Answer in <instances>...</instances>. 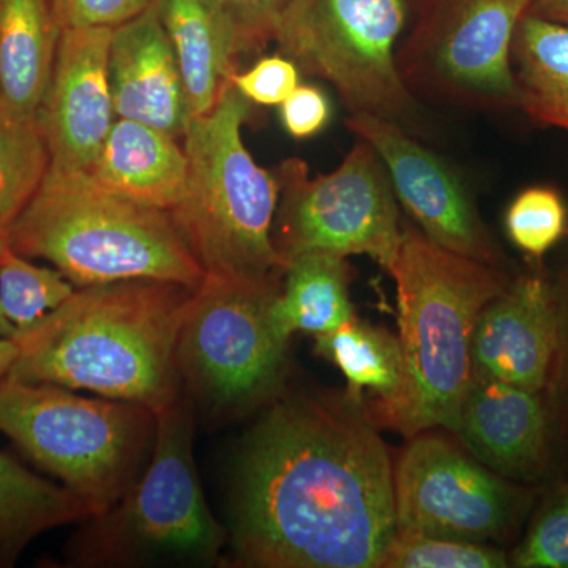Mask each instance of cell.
Wrapping results in <instances>:
<instances>
[{"mask_svg": "<svg viewBox=\"0 0 568 568\" xmlns=\"http://www.w3.org/2000/svg\"><path fill=\"white\" fill-rule=\"evenodd\" d=\"M227 534L237 567L381 568L394 467L364 407L312 392L268 403L239 454Z\"/></svg>", "mask_w": 568, "mask_h": 568, "instance_id": "obj_1", "label": "cell"}, {"mask_svg": "<svg viewBox=\"0 0 568 568\" xmlns=\"http://www.w3.org/2000/svg\"><path fill=\"white\" fill-rule=\"evenodd\" d=\"M193 291L159 280L78 287L50 316L13 336L18 355L9 375L160 413L183 392L175 354Z\"/></svg>", "mask_w": 568, "mask_h": 568, "instance_id": "obj_2", "label": "cell"}, {"mask_svg": "<svg viewBox=\"0 0 568 568\" xmlns=\"http://www.w3.org/2000/svg\"><path fill=\"white\" fill-rule=\"evenodd\" d=\"M387 271L398 295L403 386L394 403L368 417L407 437L433 428L454 433L473 381L478 316L510 278L410 227Z\"/></svg>", "mask_w": 568, "mask_h": 568, "instance_id": "obj_3", "label": "cell"}, {"mask_svg": "<svg viewBox=\"0 0 568 568\" xmlns=\"http://www.w3.org/2000/svg\"><path fill=\"white\" fill-rule=\"evenodd\" d=\"M9 245L50 261L77 287L159 280L196 290L205 278L171 212L125 200L85 171L50 168Z\"/></svg>", "mask_w": 568, "mask_h": 568, "instance_id": "obj_4", "label": "cell"}, {"mask_svg": "<svg viewBox=\"0 0 568 568\" xmlns=\"http://www.w3.org/2000/svg\"><path fill=\"white\" fill-rule=\"evenodd\" d=\"M250 104L227 81L215 106L190 121L189 185L171 215L205 276L282 286L286 263L274 242L280 183L245 148Z\"/></svg>", "mask_w": 568, "mask_h": 568, "instance_id": "obj_5", "label": "cell"}, {"mask_svg": "<svg viewBox=\"0 0 568 568\" xmlns=\"http://www.w3.org/2000/svg\"><path fill=\"white\" fill-rule=\"evenodd\" d=\"M194 416L185 392L156 413L148 466L114 506L82 519L69 549L74 566L215 567L223 562L230 534L213 517L197 476Z\"/></svg>", "mask_w": 568, "mask_h": 568, "instance_id": "obj_6", "label": "cell"}, {"mask_svg": "<svg viewBox=\"0 0 568 568\" xmlns=\"http://www.w3.org/2000/svg\"><path fill=\"white\" fill-rule=\"evenodd\" d=\"M0 433L59 478L92 517L114 506L148 466L156 414L7 375L0 381Z\"/></svg>", "mask_w": 568, "mask_h": 568, "instance_id": "obj_7", "label": "cell"}, {"mask_svg": "<svg viewBox=\"0 0 568 568\" xmlns=\"http://www.w3.org/2000/svg\"><path fill=\"white\" fill-rule=\"evenodd\" d=\"M282 286L205 276L178 342L182 388L211 420H234L283 394L290 342L272 323Z\"/></svg>", "mask_w": 568, "mask_h": 568, "instance_id": "obj_8", "label": "cell"}, {"mask_svg": "<svg viewBox=\"0 0 568 568\" xmlns=\"http://www.w3.org/2000/svg\"><path fill=\"white\" fill-rule=\"evenodd\" d=\"M406 21V0H291L274 40L353 114L403 123L414 111L396 50Z\"/></svg>", "mask_w": 568, "mask_h": 568, "instance_id": "obj_9", "label": "cell"}, {"mask_svg": "<svg viewBox=\"0 0 568 568\" xmlns=\"http://www.w3.org/2000/svg\"><path fill=\"white\" fill-rule=\"evenodd\" d=\"M280 200L274 242L284 263L304 254H365L390 267L402 242L398 203L383 162L358 138L334 173L310 178L301 160L276 170Z\"/></svg>", "mask_w": 568, "mask_h": 568, "instance_id": "obj_10", "label": "cell"}, {"mask_svg": "<svg viewBox=\"0 0 568 568\" xmlns=\"http://www.w3.org/2000/svg\"><path fill=\"white\" fill-rule=\"evenodd\" d=\"M534 0H428L398 51L407 88L466 106H518L511 48Z\"/></svg>", "mask_w": 568, "mask_h": 568, "instance_id": "obj_11", "label": "cell"}, {"mask_svg": "<svg viewBox=\"0 0 568 568\" xmlns=\"http://www.w3.org/2000/svg\"><path fill=\"white\" fill-rule=\"evenodd\" d=\"M394 484L396 532L487 544L510 532L526 504L465 448L426 432L403 452Z\"/></svg>", "mask_w": 568, "mask_h": 568, "instance_id": "obj_12", "label": "cell"}, {"mask_svg": "<svg viewBox=\"0 0 568 568\" xmlns=\"http://www.w3.org/2000/svg\"><path fill=\"white\" fill-rule=\"evenodd\" d=\"M351 132L368 142L386 168L396 200L437 245L497 265V248L455 171L405 132L402 123L353 114Z\"/></svg>", "mask_w": 568, "mask_h": 568, "instance_id": "obj_13", "label": "cell"}, {"mask_svg": "<svg viewBox=\"0 0 568 568\" xmlns=\"http://www.w3.org/2000/svg\"><path fill=\"white\" fill-rule=\"evenodd\" d=\"M566 306L545 276L510 282L478 316L473 375L529 390H545L558 376Z\"/></svg>", "mask_w": 568, "mask_h": 568, "instance_id": "obj_14", "label": "cell"}, {"mask_svg": "<svg viewBox=\"0 0 568 568\" xmlns=\"http://www.w3.org/2000/svg\"><path fill=\"white\" fill-rule=\"evenodd\" d=\"M112 31L88 28L61 33L39 115L52 170L88 171L115 122L108 71Z\"/></svg>", "mask_w": 568, "mask_h": 568, "instance_id": "obj_15", "label": "cell"}, {"mask_svg": "<svg viewBox=\"0 0 568 568\" xmlns=\"http://www.w3.org/2000/svg\"><path fill=\"white\" fill-rule=\"evenodd\" d=\"M112 103L118 119L144 123L181 138L192 121L181 69L155 7L112 31Z\"/></svg>", "mask_w": 568, "mask_h": 568, "instance_id": "obj_16", "label": "cell"}, {"mask_svg": "<svg viewBox=\"0 0 568 568\" xmlns=\"http://www.w3.org/2000/svg\"><path fill=\"white\" fill-rule=\"evenodd\" d=\"M454 433L500 477L532 478L547 462V407L529 388L473 375Z\"/></svg>", "mask_w": 568, "mask_h": 568, "instance_id": "obj_17", "label": "cell"}, {"mask_svg": "<svg viewBox=\"0 0 568 568\" xmlns=\"http://www.w3.org/2000/svg\"><path fill=\"white\" fill-rule=\"evenodd\" d=\"M181 69L193 118L207 114L246 50L244 33L224 0H152Z\"/></svg>", "mask_w": 568, "mask_h": 568, "instance_id": "obj_18", "label": "cell"}, {"mask_svg": "<svg viewBox=\"0 0 568 568\" xmlns=\"http://www.w3.org/2000/svg\"><path fill=\"white\" fill-rule=\"evenodd\" d=\"M175 140L144 123L115 119L85 173L125 200L171 212L189 185V160Z\"/></svg>", "mask_w": 568, "mask_h": 568, "instance_id": "obj_19", "label": "cell"}, {"mask_svg": "<svg viewBox=\"0 0 568 568\" xmlns=\"http://www.w3.org/2000/svg\"><path fill=\"white\" fill-rule=\"evenodd\" d=\"M61 28L51 0H0V112L39 119L50 88Z\"/></svg>", "mask_w": 568, "mask_h": 568, "instance_id": "obj_20", "label": "cell"}, {"mask_svg": "<svg viewBox=\"0 0 568 568\" xmlns=\"http://www.w3.org/2000/svg\"><path fill=\"white\" fill-rule=\"evenodd\" d=\"M271 315L276 332L287 342L298 332L328 334L353 320L346 261L331 254H304L291 260Z\"/></svg>", "mask_w": 568, "mask_h": 568, "instance_id": "obj_21", "label": "cell"}, {"mask_svg": "<svg viewBox=\"0 0 568 568\" xmlns=\"http://www.w3.org/2000/svg\"><path fill=\"white\" fill-rule=\"evenodd\" d=\"M320 357L346 377V396L375 413L394 403L403 386V354L398 336L365 321H347L328 334L315 336Z\"/></svg>", "mask_w": 568, "mask_h": 568, "instance_id": "obj_22", "label": "cell"}, {"mask_svg": "<svg viewBox=\"0 0 568 568\" xmlns=\"http://www.w3.org/2000/svg\"><path fill=\"white\" fill-rule=\"evenodd\" d=\"M88 517L89 508L69 489L0 452V566H11L47 530Z\"/></svg>", "mask_w": 568, "mask_h": 568, "instance_id": "obj_23", "label": "cell"}, {"mask_svg": "<svg viewBox=\"0 0 568 568\" xmlns=\"http://www.w3.org/2000/svg\"><path fill=\"white\" fill-rule=\"evenodd\" d=\"M518 106L568 132V28L526 13L511 48Z\"/></svg>", "mask_w": 568, "mask_h": 568, "instance_id": "obj_24", "label": "cell"}, {"mask_svg": "<svg viewBox=\"0 0 568 568\" xmlns=\"http://www.w3.org/2000/svg\"><path fill=\"white\" fill-rule=\"evenodd\" d=\"M50 164L39 119L21 121L0 112V237L9 239Z\"/></svg>", "mask_w": 568, "mask_h": 568, "instance_id": "obj_25", "label": "cell"}, {"mask_svg": "<svg viewBox=\"0 0 568 568\" xmlns=\"http://www.w3.org/2000/svg\"><path fill=\"white\" fill-rule=\"evenodd\" d=\"M77 290L61 271L29 263L10 245L0 256V310L17 335L50 316Z\"/></svg>", "mask_w": 568, "mask_h": 568, "instance_id": "obj_26", "label": "cell"}, {"mask_svg": "<svg viewBox=\"0 0 568 568\" xmlns=\"http://www.w3.org/2000/svg\"><path fill=\"white\" fill-rule=\"evenodd\" d=\"M507 556L478 541L396 532L381 568H504Z\"/></svg>", "mask_w": 568, "mask_h": 568, "instance_id": "obj_27", "label": "cell"}, {"mask_svg": "<svg viewBox=\"0 0 568 568\" xmlns=\"http://www.w3.org/2000/svg\"><path fill=\"white\" fill-rule=\"evenodd\" d=\"M511 244L530 257L541 260L568 230L562 196L549 186H530L511 201L506 213Z\"/></svg>", "mask_w": 568, "mask_h": 568, "instance_id": "obj_28", "label": "cell"}, {"mask_svg": "<svg viewBox=\"0 0 568 568\" xmlns=\"http://www.w3.org/2000/svg\"><path fill=\"white\" fill-rule=\"evenodd\" d=\"M523 568H568V489L538 515L514 556Z\"/></svg>", "mask_w": 568, "mask_h": 568, "instance_id": "obj_29", "label": "cell"}, {"mask_svg": "<svg viewBox=\"0 0 568 568\" xmlns=\"http://www.w3.org/2000/svg\"><path fill=\"white\" fill-rule=\"evenodd\" d=\"M298 67L287 55L260 59L244 73L231 74L235 91L252 104L280 106L298 88Z\"/></svg>", "mask_w": 568, "mask_h": 568, "instance_id": "obj_30", "label": "cell"}, {"mask_svg": "<svg viewBox=\"0 0 568 568\" xmlns=\"http://www.w3.org/2000/svg\"><path fill=\"white\" fill-rule=\"evenodd\" d=\"M152 0H51L61 31L67 29L118 28L138 17Z\"/></svg>", "mask_w": 568, "mask_h": 568, "instance_id": "obj_31", "label": "cell"}, {"mask_svg": "<svg viewBox=\"0 0 568 568\" xmlns=\"http://www.w3.org/2000/svg\"><path fill=\"white\" fill-rule=\"evenodd\" d=\"M280 106L284 130L295 140L315 136L331 121L332 110L327 95L315 85H298Z\"/></svg>", "mask_w": 568, "mask_h": 568, "instance_id": "obj_32", "label": "cell"}, {"mask_svg": "<svg viewBox=\"0 0 568 568\" xmlns=\"http://www.w3.org/2000/svg\"><path fill=\"white\" fill-rule=\"evenodd\" d=\"M241 26L246 50L274 40L276 28L291 0H224Z\"/></svg>", "mask_w": 568, "mask_h": 568, "instance_id": "obj_33", "label": "cell"}, {"mask_svg": "<svg viewBox=\"0 0 568 568\" xmlns=\"http://www.w3.org/2000/svg\"><path fill=\"white\" fill-rule=\"evenodd\" d=\"M529 13L568 28V0H534Z\"/></svg>", "mask_w": 568, "mask_h": 568, "instance_id": "obj_34", "label": "cell"}, {"mask_svg": "<svg viewBox=\"0 0 568 568\" xmlns=\"http://www.w3.org/2000/svg\"><path fill=\"white\" fill-rule=\"evenodd\" d=\"M18 345L14 338H0V381L9 375L17 361Z\"/></svg>", "mask_w": 568, "mask_h": 568, "instance_id": "obj_35", "label": "cell"}, {"mask_svg": "<svg viewBox=\"0 0 568 568\" xmlns=\"http://www.w3.org/2000/svg\"><path fill=\"white\" fill-rule=\"evenodd\" d=\"M566 376L568 379V315L567 308L564 313V343H562V355H560V364L558 369V376Z\"/></svg>", "mask_w": 568, "mask_h": 568, "instance_id": "obj_36", "label": "cell"}, {"mask_svg": "<svg viewBox=\"0 0 568 568\" xmlns=\"http://www.w3.org/2000/svg\"><path fill=\"white\" fill-rule=\"evenodd\" d=\"M7 245H9V239L0 237V256H2ZM14 335H17V331H14L13 325L6 320L2 310H0V338H13Z\"/></svg>", "mask_w": 568, "mask_h": 568, "instance_id": "obj_37", "label": "cell"}]
</instances>
